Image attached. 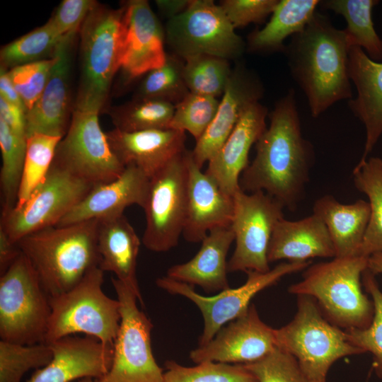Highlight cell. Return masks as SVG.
<instances>
[{
  "mask_svg": "<svg viewBox=\"0 0 382 382\" xmlns=\"http://www.w3.org/2000/svg\"><path fill=\"white\" fill-rule=\"evenodd\" d=\"M277 347L293 356L311 382H327L338 359L364 353L346 331L330 323L314 299L297 296V311L284 326L275 329Z\"/></svg>",
  "mask_w": 382,
  "mask_h": 382,
  "instance_id": "obj_5",
  "label": "cell"
},
{
  "mask_svg": "<svg viewBox=\"0 0 382 382\" xmlns=\"http://www.w3.org/2000/svg\"><path fill=\"white\" fill-rule=\"evenodd\" d=\"M313 211L329 232L335 248V257L360 256L370 218L369 202L359 199L345 204L332 195H326L315 202Z\"/></svg>",
  "mask_w": 382,
  "mask_h": 382,
  "instance_id": "obj_29",
  "label": "cell"
},
{
  "mask_svg": "<svg viewBox=\"0 0 382 382\" xmlns=\"http://www.w3.org/2000/svg\"><path fill=\"white\" fill-rule=\"evenodd\" d=\"M311 264V260L284 262L266 272L247 271V279L243 285L228 288L212 296H202L195 291L193 286L167 276L158 278L156 284L169 294L186 297L197 306L204 319V329L199 339V346H203L212 340L225 324L243 315L258 292L276 284L287 274L304 270Z\"/></svg>",
  "mask_w": 382,
  "mask_h": 382,
  "instance_id": "obj_13",
  "label": "cell"
},
{
  "mask_svg": "<svg viewBox=\"0 0 382 382\" xmlns=\"http://www.w3.org/2000/svg\"><path fill=\"white\" fill-rule=\"evenodd\" d=\"M99 220L54 226L30 233L17 242L50 297L73 287L99 267Z\"/></svg>",
  "mask_w": 382,
  "mask_h": 382,
  "instance_id": "obj_3",
  "label": "cell"
},
{
  "mask_svg": "<svg viewBox=\"0 0 382 382\" xmlns=\"http://www.w3.org/2000/svg\"><path fill=\"white\" fill-rule=\"evenodd\" d=\"M100 110L74 105L53 163L93 186L117 178L125 166L111 149L100 125Z\"/></svg>",
  "mask_w": 382,
  "mask_h": 382,
  "instance_id": "obj_9",
  "label": "cell"
},
{
  "mask_svg": "<svg viewBox=\"0 0 382 382\" xmlns=\"http://www.w3.org/2000/svg\"><path fill=\"white\" fill-rule=\"evenodd\" d=\"M233 202L231 226L236 246L227 271L266 272L270 270V241L276 224L284 218V207L263 191L248 194L241 189L233 195Z\"/></svg>",
  "mask_w": 382,
  "mask_h": 382,
  "instance_id": "obj_14",
  "label": "cell"
},
{
  "mask_svg": "<svg viewBox=\"0 0 382 382\" xmlns=\"http://www.w3.org/2000/svg\"><path fill=\"white\" fill-rule=\"evenodd\" d=\"M120 304L121 320L113 344L108 372L98 382H164L163 372L151 348L153 325L137 306V296L122 282L112 277Z\"/></svg>",
  "mask_w": 382,
  "mask_h": 382,
  "instance_id": "obj_11",
  "label": "cell"
},
{
  "mask_svg": "<svg viewBox=\"0 0 382 382\" xmlns=\"http://www.w3.org/2000/svg\"><path fill=\"white\" fill-rule=\"evenodd\" d=\"M17 243L12 241L0 226V273L3 274L21 254Z\"/></svg>",
  "mask_w": 382,
  "mask_h": 382,
  "instance_id": "obj_48",
  "label": "cell"
},
{
  "mask_svg": "<svg viewBox=\"0 0 382 382\" xmlns=\"http://www.w3.org/2000/svg\"><path fill=\"white\" fill-rule=\"evenodd\" d=\"M367 258L334 257L310 265L304 270L302 279L291 284L288 291L314 299L325 317L340 328H366L374 313L372 300L361 289Z\"/></svg>",
  "mask_w": 382,
  "mask_h": 382,
  "instance_id": "obj_4",
  "label": "cell"
},
{
  "mask_svg": "<svg viewBox=\"0 0 382 382\" xmlns=\"http://www.w3.org/2000/svg\"><path fill=\"white\" fill-rule=\"evenodd\" d=\"M61 137L35 134L27 138L18 199L13 208L21 207L45 180L53 163Z\"/></svg>",
  "mask_w": 382,
  "mask_h": 382,
  "instance_id": "obj_36",
  "label": "cell"
},
{
  "mask_svg": "<svg viewBox=\"0 0 382 382\" xmlns=\"http://www.w3.org/2000/svg\"><path fill=\"white\" fill-rule=\"evenodd\" d=\"M124 8V36L120 69L127 81L161 66L165 30L146 0H130Z\"/></svg>",
  "mask_w": 382,
  "mask_h": 382,
  "instance_id": "obj_17",
  "label": "cell"
},
{
  "mask_svg": "<svg viewBox=\"0 0 382 382\" xmlns=\"http://www.w3.org/2000/svg\"><path fill=\"white\" fill-rule=\"evenodd\" d=\"M63 37L48 20L43 25L4 45L0 51L1 66L9 70L51 58Z\"/></svg>",
  "mask_w": 382,
  "mask_h": 382,
  "instance_id": "obj_35",
  "label": "cell"
},
{
  "mask_svg": "<svg viewBox=\"0 0 382 382\" xmlns=\"http://www.w3.org/2000/svg\"><path fill=\"white\" fill-rule=\"evenodd\" d=\"M103 275L96 267L69 291L50 297L51 314L45 343L83 333L113 346L120 325V304L103 291Z\"/></svg>",
  "mask_w": 382,
  "mask_h": 382,
  "instance_id": "obj_7",
  "label": "cell"
},
{
  "mask_svg": "<svg viewBox=\"0 0 382 382\" xmlns=\"http://www.w3.org/2000/svg\"><path fill=\"white\" fill-rule=\"evenodd\" d=\"M377 0H325L319 5L341 15L347 21L344 31L350 47H361L374 61L382 59V39L372 20V10Z\"/></svg>",
  "mask_w": 382,
  "mask_h": 382,
  "instance_id": "obj_31",
  "label": "cell"
},
{
  "mask_svg": "<svg viewBox=\"0 0 382 382\" xmlns=\"http://www.w3.org/2000/svg\"><path fill=\"white\" fill-rule=\"evenodd\" d=\"M124 8L97 3L80 30L81 75L74 105L104 107L111 83L120 69L124 36Z\"/></svg>",
  "mask_w": 382,
  "mask_h": 382,
  "instance_id": "obj_6",
  "label": "cell"
},
{
  "mask_svg": "<svg viewBox=\"0 0 382 382\" xmlns=\"http://www.w3.org/2000/svg\"><path fill=\"white\" fill-rule=\"evenodd\" d=\"M192 0H156V4L159 11L168 20L185 11Z\"/></svg>",
  "mask_w": 382,
  "mask_h": 382,
  "instance_id": "obj_50",
  "label": "cell"
},
{
  "mask_svg": "<svg viewBox=\"0 0 382 382\" xmlns=\"http://www.w3.org/2000/svg\"><path fill=\"white\" fill-rule=\"evenodd\" d=\"M26 147L27 138L14 134L0 118L1 214L11 211L16 204Z\"/></svg>",
  "mask_w": 382,
  "mask_h": 382,
  "instance_id": "obj_34",
  "label": "cell"
},
{
  "mask_svg": "<svg viewBox=\"0 0 382 382\" xmlns=\"http://www.w3.org/2000/svg\"><path fill=\"white\" fill-rule=\"evenodd\" d=\"M349 75L357 95L347 104L366 129L364 153L359 161H364L382 134V62L370 59L359 47H350Z\"/></svg>",
  "mask_w": 382,
  "mask_h": 382,
  "instance_id": "obj_25",
  "label": "cell"
},
{
  "mask_svg": "<svg viewBox=\"0 0 382 382\" xmlns=\"http://www.w3.org/2000/svg\"><path fill=\"white\" fill-rule=\"evenodd\" d=\"M97 3L93 0H63L49 21L62 36L77 33Z\"/></svg>",
  "mask_w": 382,
  "mask_h": 382,
  "instance_id": "obj_46",
  "label": "cell"
},
{
  "mask_svg": "<svg viewBox=\"0 0 382 382\" xmlns=\"http://www.w3.org/2000/svg\"><path fill=\"white\" fill-rule=\"evenodd\" d=\"M140 245L139 238L124 214L99 220V267L103 272L114 273L115 278L129 286L143 305L136 274Z\"/></svg>",
  "mask_w": 382,
  "mask_h": 382,
  "instance_id": "obj_28",
  "label": "cell"
},
{
  "mask_svg": "<svg viewBox=\"0 0 382 382\" xmlns=\"http://www.w3.org/2000/svg\"><path fill=\"white\" fill-rule=\"evenodd\" d=\"M78 382H98V381H94L92 378H85L80 379Z\"/></svg>",
  "mask_w": 382,
  "mask_h": 382,
  "instance_id": "obj_52",
  "label": "cell"
},
{
  "mask_svg": "<svg viewBox=\"0 0 382 382\" xmlns=\"http://www.w3.org/2000/svg\"><path fill=\"white\" fill-rule=\"evenodd\" d=\"M277 347L275 329L265 323L254 304L241 316L222 327L208 343L192 350L196 364L214 361L247 364L256 361Z\"/></svg>",
  "mask_w": 382,
  "mask_h": 382,
  "instance_id": "obj_16",
  "label": "cell"
},
{
  "mask_svg": "<svg viewBox=\"0 0 382 382\" xmlns=\"http://www.w3.org/2000/svg\"><path fill=\"white\" fill-rule=\"evenodd\" d=\"M93 187L52 163L30 198L21 207L1 214L0 226L17 243L30 233L57 226Z\"/></svg>",
  "mask_w": 382,
  "mask_h": 382,
  "instance_id": "obj_15",
  "label": "cell"
},
{
  "mask_svg": "<svg viewBox=\"0 0 382 382\" xmlns=\"http://www.w3.org/2000/svg\"><path fill=\"white\" fill-rule=\"evenodd\" d=\"M184 61V77L190 92L215 98L223 95L232 73L228 60L199 54Z\"/></svg>",
  "mask_w": 382,
  "mask_h": 382,
  "instance_id": "obj_38",
  "label": "cell"
},
{
  "mask_svg": "<svg viewBox=\"0 0 382 382\" xmlns=\"http://www.w3.org/2000/svg\"><path fill=\"white\" fill-rule=\"evenodd\" d=\"M50 314V296L21 253L0 277L1 340L25 345L45 342Z\"/></svg>",
  "mask_w": 382,
  "mask_h": 382,
  "instance_id": "obj_8",
  "label": "cell"
},
{
  "mask_svg": "<svg viewBox=\"0 0 382 382\" xmlns=\"http://www.w3.org/2000/svg\"><path fill=\"white\" fill-rule=\"evenodd\" d=\"M267 108L260 102L251 105L219 151L208 162L205 173L231 197L241 189V175L249 164L251 146L267 128Z\"/></svg>",
  "mask_w": 382,
  "mask_h": 382,
  "instance_id": "obj_22",
  "label": "cell"
},
{
  "mask_svg": "<svg viewBox=\"0 0 382 382\" xmlns=\"http://www.w3.org/2000/svg\"><path fill=\"white\" fill-rule=\"evenodd\" d=\"M0 97L20 108L26 115L27 110L25 104L16 90L8 76V70L2 66H0Z\"/></svg>",
  "mask_w": 382,
  "mask_h": 382,
  "instance_id": "obj_49",
  "label": "cell"
},
{
  "mask_svg": "<svg viewBox=\"0 0 382 382\" xmlns=\"http://www.w3.org/2000/svg\"><path fill=\"white\" fill-rule=\"evenodd\" d=\"M270 125L255 143L256 154L240 178L241 189L263 191L294 211L301 199L315 154L302 135L294 89L277 101Z\"/></svg>",
  "mask_w": 382,
  "mask_h": 382,
  "instance_id": "obj_1",
  "label": "cell"
},
{
  "mask_svg": "<svg viewBox=\"0 0 382 382\" xmlns=\"http://www.w3.org/2000/svg\"><path fill=\"white\" fill-rule=\"evenodd\" d=\"M0 118L16 134L27 138L25 112L0 97Z\"/></svg>",
  "mask_w": 382,
  "mask_h": 382,
  "instance_id": "obj_47",
  "label": "cell"
},
{
  "mask_svg": "<svg viewBox=\"0 0 382 382\" xmlns=\"http://www.w3.org/2000/svg\"><path fill=\"white\" fill-rule=\"evenodd\" d=\"M357 189L369 198L370 218L360 250L369 257L382 251V159L371 157L359 161L353 170Z\"/></svg>",
  "mask_w": 382,
  "mask_h": 382,
  "instance_id": "obj_32",
  "label": "cell"
},
{
  "mask_svg": "<svg viewBox=\"0 0 382 382\" xmlns=\"http://www.w3.org/2000/svg\"><path fill=\"white\" fill-rule=\"evenodd\" d=\"M349 48L344 30L317 11L286 45L284 53L290 73L305 94L313 117L338 101L352 98Z\"/></svg>",
  "mask_w": 382,
  "mask_h": 382,
  "instance_id": "obj_2",
  "label": "cell"
},
{
  "mask_svg": "<svg viewBox=\"0 0 382 382\" xmlns=\"http://www.w3.org/2000/svg\"><path fill=\"white\" fill-rule=\"evenodd\" d=\"M219 105L217 98L190 92L175 105L169 129L188 132L197 141L214 118Z\"/></svg>",
  "mask_w": 382,
  "mask_h": 382,
  "instance_id": "obj_42",
  "label": "cell"
},
{
  "mask_svg": "<svg viewBox=\"0 0 382 382\" xmlns=\"http://www.w3.org/2000/svg\"><path fill=\"white\" fill-rule=\"evenodd\" d=\"M187 169V209L183 231L190 243H199L214 228L229 226L233 216V197L195 163L192 151L186 150Z\"/></svg>",
  "mask_w": 382,
  "mask_h": 382,
  "instance_id": "obj_21",
  "label": "cell"
},
{
  "mask_svg": "<svg viewBox=\"0 0 382 382\" xmlns=\"http://www.w3.org/2000/svg\"><path fill=\"white\" fill-rule=\"evenodd\" d=\"M52 359L45 342L25 345L0 340V382H21L29 370L41 369Z\"/></svg>",
  "mask_w": 382,
  "mask_h": 382,
  "instance_id": "obj_40",
  "label": "cell"
},
{
  "mask_svg": "<svg viewBox=\"0 0 382 382\" xmlns=\"http://www.w3.org/2000/svg\"><path fill=\"white\" fill-rule=\"evenodd\" d=\"M219 5L212 0H192L187 8L168 20L166 40L183 59L209 54L226 59L240 57L245 43Z\"/></svg>",
  "mask_w": 382,
  "mask_h": 382,
  "instance_id": "obj_10",
  "label": "cell"
},
{
  "mask_svg": "<svg viewBox=\"0 0 382 382\" xmlns=\"http://www.w3.org/2000/svg\"><path fill=\"white\" fill-rule=\"evenodd\" d=\"M185 61L175 54H167L165 63L144 75L135 98L180 103L190 93L184 77Z\"/></svg>",
  "mask_w": 382,
  "mask_h": 382,
  "instance_id": "obj_37",
  "label": "cell"
},
{
  "mask_svg": "<svg viewBox=\"0 0 382 382\" xmlns=\"http://www.w3.org/2000/svg\"><path fill=\"white\" fill-rule=\"evenodd\" d=\"M186 150L149 178L142 207L146 226L141 241L149 250L168 251L183 235L187 209Z\"/></svg>",
  "mask_w": 382,
  "mask_h": 382,
  "instance_id": "obj_12",
  "label": "cell"
},
{
  "mask_svg": "<svg viewBox=\"0 0 382 382\" xmlns=\"http://www.w3.org/2000/svg\"><path fill=\"white\" fill-rule=\"evenodd\" d=\"M279 0H223L219 6L236 28L261 23L272 14Z\"/></svg>",
  "mask_w": 382,
  "mask_h": 382,
  "instance_id": "obj_45",
  "label": "cell"
},
{
  "mask_svg": "<svg viewBox=\"0 0 382 382\" xmlns=\"http://www.w3.org/2000/svg\"><path fill=\"white\" fill-rule=\"evenodd\" d=\"M77 33L64 35L54 54V65L45 90L26 113L27 138L35 134L62 138L70 124V74Z\"/></svg>",
  "mask_w": 382,
  "mask_h": 382,
  "instance_id": "obj_19",
  "label": "cell"
},
{
  "mask_svg": "<svg viewBox=\"0 0 382 382\" xmlns=\"http://www.w3.org/2000/svg\"><path fill=\"white\" fill-rule=\"evenodd\" d=\"M243 365L258 382H311L296 359L277 347L263 358Z\"/></svg>",
  "mask_w": 382,
  "mask_h": 382,
  "instance_id": "obj_44",
  "label": "cell"
},
{
  "mask_svg": "<svg viewBox=\"0 0 382 382\" xmlns=\"http://www.w3.org/2000/svg\"><path fill=\"white\" fill-rule=\"evenodd\" d=\"M106 133L110 146L125 166L134 165L151 178L185 149V132L173 129Z\"/></svg>",
  "mask_w": 382,
  "mask_h": 382,
  "instance_id": "obj_24",
  "label": "cell"
},
{
  "mask_svg": "<svg viewBox=\"0 0 382 382\" xmlns=\"http://www.w3.org/2000/svg\"><path fill=\"white\" fill-rule=\"evenodd\" d=\"M56 62L57 57L54 54L51 58L8 70V76L25 104L27 112L42 94Z\"/></svg>",
  "mask_w": 382,
  "mask_h": 382,
  "instance_id": "obj_43",
  "label": "cell"
},
{
  "mask_svg": "<svg viewBox=\"0 0 382 382\" xmlns=\"http://www.w3.org/2000/svg\"><path fill=\"white\" fill-rule=\"evenodd\" d=\"M361 281L366 291L372 299L374 318L366 328H353L345 331L352 344L364 352H369L372 354L373 368L376 375L382 378V291L375 275L367 268L363 272Z\"/></svg>",
  "mask_w": 382,
  "mask_h": 382,
  "instance_id": "obj_41",
  "label": "cell"
},
{
  "mask_svg": "<svg viewBox=\"0 0 382 382\" xmlns=\"http://www.w3.org/2000/svg\"><path fill=\"white\" fill-rule=\"evenodd\" d=\"M175 105L164 100L134 98L108 110L111 120L122 132L169 129Z\"/></svg>",
  "mask_w": 382,
  "mask_h": 382,
  "instance_id": "obj_33",
  "label": "cell"
},
{
  "mask_svg": "<svg viewBox=\"0 0 382 382\" xmlns=\"http://www.w3.org/2000/svg\"><path fill=\"white\" fill-rule=\"evenodd\" d=\"M50 345L52 359L37 369L27 382H72L85 378H103L109 371L113 346L91 337L66 336Z\"/></svg>",
  "mask_w": 382,
  "mask_h": 382,
  "instance_id": "obj_20",
  "label": "cell"
},
{
  "mask_svg": "<svg viewBox=\"0 0 382 382\" xmlns=\"http://www.w3.org/2000/svg\"><path fill=\"white\" fill-rule=\"evenodd\" d=\"M149 182V178L142 170L134 165L126 166L117 178L93 186L57 226L120 216L132 204L142 208Z\"/></svg>",
  "mask_w": 382,
  "mask_h": 382,
  "instance_id": "obj_23",
  "label": "cell"
},
{
  "mask_svg": "<svg viewBox=\"0 0 382 382\" xmlns=\"http://www.w3.org/2000/svg\"><path fill=\"white\" fill-rule=\"evenodd\" d=\"M263 94L262 83L253 71L241 64L232 70L214 118L192 151L199 168L216 154L243 112Z\"/></svg>",
  "mask_w": 382,
  "mask_h": 382,
  "instance_id": "obj_18",
  "label": "cell"
},
{
  "mask_svg": "<svg viewBox=\"0 0 382 382\" xmlns=\"http://www.w3.org/2000/svg\"><path fill=\"white\" fill-rule=\"evenodd\" d=\"M335 257L329 232L323 221L313 214L297 221L279 220L267 252L269 262L280 260L305 262L314 257Z\"/></svg>",
  "mask_w": 382,
  "mask_h": 382,
  "instance_id": "obj_27",
  "label": "cell"
},
{
  "mask_svg": "<svg viewBox=\"0 0 382 382\" xmlns=\"http://www.w3.org/2000/svg\"><path fill=\"white\" fill-rule=\"evenodd\" d=\"M164 382H258L256 376L243 364L204 361L185 366L167 361Z\"/></svg>",
  "mask_w": 382,
  "mask_h": 382,
  "instance_id": "obj_39",
  "label": "cell"
},
{
  "mask_svg": "<svg viewBox=\"0 0 382 382\" xmlns=\"http://www.w3.org/2000/svg\"><path fill=\"white\" fill-rule=\"evenodd\" d=\"M367 269L374 275L382 274V251L374 253L367 258Z\"/></svg>",
  "mask_w": 382,
  "mask_h": 382,
  "instance_id": "obj_51",
  "label": "cell"
},
{
  "mask_svg": "<svg viewBox=\"0 0 382 382\" xmlns=\"http://www.w3.org/2000/svg\"><path fill=\"white\" fill-rule=\"evenodd\" d=\"M319 0H279L270 20L248 37V50L255 53L284 52V40L302 31L311 21Z\"/></svg>",
  "mask_w": 382,
  "mask_h": 382,
  "instance_id": "obj_30",
  "label": "cell"
},
{
  "mask_svg": "<svg viewBox=\"0 0 382 382\" xmlns=\"http://www.w3.org/2000/svg\"><path fill=\"white\" fill-rule=\"evenodd\" d=\"M234 238L231 226L212 229L202 241L197 254L186 262L171 266L166 276L192 286L197 285L209 293L230 288L226 257Z\"/></svg>",
  "mask_w": 382,
  "mask_h": 382,
  "instance_id": "obj_26",
  "label": "cell"
}]
</instances>
